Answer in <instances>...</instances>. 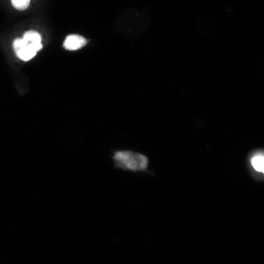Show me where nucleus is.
I'll use <instances>...</instances> for the list:
<instances>
[{
	"label": "nucleus",
	"instance_id": "2",
	"mask_svg": "<svg viewBox=\"0 0 264 264\" xmlns=\"http://www.w3.org/2000/svg\"><path fill=\"white\" fill-rule=\"evenodd\" d=\"M12 45L17 56L24 61L32 59L37 52L36 47L31 42L23 39H15Z\"/></svg>",
	"mask_w": 264,
	"mask_h": 264
},
{
	"label": "nucleus",
	"instance_id": "5",
	"mask_svg": "<svg viewBox=\"0 0 264 264\" xmlns=\"http://www.w3.org/2000/svg\"><path fill=\"white\" fill-rule=\"evenodd\" d=\"M251 164L255 170L258 172H264V156L263 154H257L251 159Z\"/></svg>",
	"mask_w": 264,
	"mask_h": 264
},
{
	"label": "nucleus",
	"instance_id": "4",
	"mask_svg": "<svg viewBox=\"0 0 264 264\" xmlns=\"http://www.w3.org/2000/svg\"><path fill=\"white\" fill-rule=\"evenodd\" d=\"M22 38L28 41L29 42H31L35 46L37 51H39L43 48V45L41 44V36L36 31L33 30L28 31L24 34Z\"/></svg>",
	"mask_w": 264,
	"mask_h": 264
},
{
	"label": "nucleus",
	"instance_id": "3",
	"mask_svg": "<svg viewBox=\"0 0 264 264\" xmlns=\"http://www.w3.org/2000/svg\"><path fill=\"white\" fill-rule=\"evenodd\" d=\"M87 43V40L83 36L77 34H71L66 37L63 46L66 49L72 51L82 48Z\"/></svg>",
	"mask_w": 264,
	"mask_h": 264
},
{
	"label": "nucleus",
	"instance_id": "1",
	"mask_svg": "<svg viewBox=\"0 0 264 264\" xmlns=\"http://www.w3.org/2000/svg\"><path fill=\"white\" fill-rule=\"evenodd\" d=\"M112 160L115 168L132 172L147 171L149 165L147 156L130 150L115 151Z\"/></svg>",
	"mask_w": 264,
	"mask_h": 264
},
{
	"label": "nucleus",
	"instance_id": "6",
	"mask_svg": "<svg viewBox=\"0 0 264 264\" xmlns=\"http://www.w3.org/2000/svg\"><path fill=\"white\" fill-rule=\"evenodd\" d=\"M30 0H11V4L14 8L20 11L26 9Z\"/></svg>",
	"mask_w": 264,
	"mask_h": 264
}]
</instances>
